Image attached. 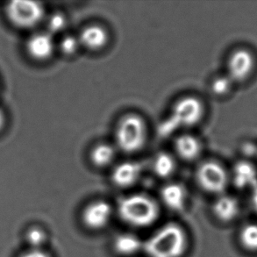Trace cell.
I'll use <instances>...</instances> for the list:
<instances>
[{
    "label": "cell",
    "instance_id": "6da1fadb",
    "mask_svg": "<svg viewBox=\"0 0 257 257\" xmlns=\"http://www.w3.org/2000/svg\"><path fill=\"white\" fill-rule=\"evenodd\" d=\"M143 247L150 257H181L187 247V237L179 225L169 223L154 233Z\"/></svg>",
    "mask_w": 257,
    "mask_h": 257
},
{
    "label": "cell",
    "instance_id": "7a4b0ae2",
    "mask_svg": "<svg viewBox=\"0 0 257 257\" xmlns=\"http://www.w3.org/2000/svg\"><path fill=\"white\" fill-rule=\"evenodd\" d=\"M118 215L124 222L136 227L151 226L158 219L159 209L152 198L145 195H131L119 202Z\"/></svg>",
    "mask_w": 257,
    "mask_h": 257
},
{
    "label": "cell",
    "instance_id": "3957f363",
    "mask_svg": "<svg viewBox=\"0 0 257 257\" xmlns=\"http://www.w3.org/2000/svg\"><path fill=\"white\" fill-rule=\"evenodd\" d=\"M204 113V106L200 100L193 97H186L177 101L171 116L162 124L160 133L168 136L177 128L197 124Z\"/></svg>",
    "mask_w": 257,
    "mask_h": 257
},
{
    "label": "cell",
    "instance_id": "277c9868",
    "mask_svg": "<svg viewBox=\"0 0 257 257\" xmlns=\"http://www.w3.org/2000/svg\"><path fill=\"white\" fill-rule=\"evenodd\" d=\"M146 134V125L143 118L136 115H127L118 123L116 140L123 151L134 153L143 148Z\"/></svg>",
    "mask_w": 257,
    "mask_h": 257
},
{
    "label": "cell",
    "instance_id": "5b68a950",
    "mask_svg": "<svg viewBox=\"0 0 257 257\" xmlns=\"http://www.w3.org/2000/svg\"><path fill=\"white\" fill-rule=\"evenodd\" d=\"M6 14L12 24L22 29L34 28L42 21L44 9L35 1L16 0L7 4Z\"/></svg>",
    "mask_w": 257,
    "mask_h": 257
},
{
    "label": "cell",
    "instance_id": "8992f818",
    "mask_svg": "<svg viewBox=\"0 0 257 257\" xmlns=\"http://www.w3.org/2000/svg\"><path fill=\"white\" fill-rule=\"evenodd\" d=\"M198 184L205 191L220 193L227 185V175L224 168L214 162H208L198 168Z\"/></svg>",
    "mask_w": 257,
    "mask_h": 257
},
{
    "label": "cell",
    "instance_id": "52a82bcc",
    "mask_svg": "<svg viewBox=\"0 0 257 257\" xmlns=\"http://www.w3.org/2000/svg\"><path fill=\"white\" fill-rule=\"evenodd\" d=\"M111 213V205L106 202H92L84 209L82 219L84 225L90 229H102L110 221Z\"/></svg>",
    "mask_w": 257,
    "mask_h": 257
},
{
    "label": "cell",
    "instance_id": "ba28073f",
    "mask_svg": "<svg viewBox=\"0 0 257 257\" xmlns=\"http://www.w3.org/2000/svg\"><path fill=\"white\" fill-rule=\"evenodd\" d=\"M254 65L252 54L245 49H239L233 53L228 61V77L233 81L244 80L250 75Z\"/></svg>",
    "mask_w": 257,
    "mask_h": 257
},
{
    "label": "cell",
    "instance_id": "9c48e42d",
    "mask_svg": "<svg viewBox=\"0 0 257 257\" xmlns=\"http://www.w3.org/2000/svg\"><path fill=\"white\" fill-rule=\"evenodd\" d=\"M55 44L52 36L48 33H39L29 38L27 43V51L33 59L45 61L52 56Z\"/></svg>",
    "mask_w": 257,
    "mask_h": 257
},
{
    "label": "cell",
    "instance_id": "30bf717a",
    "mask_svg": "<svg viewBox=\"0 0 257 257\" xmlns=\"http://www.w3.org/2000/svg\"><path fill=\"white\" fill-rule=\"evenodd\" d=\"M142 166L136 163H124L116 167L112 173V181L119 187H128L138 180Z\"/></svg>",
    "mask_w": 257,
    "mask_h": 257
},
{
    "label": "cell",
    "instance_id": "8fae6325",
    "mask_svg": "<svg viewBox=\"0 0 257 257\" xmlns=\"http://www.w3.org/2000/svg\"><path fill=\"white\" fill-rule=\"evenodd\" d=\"M161 197L164 205L175 212L183 210L186 203V191L178 184H168L163 188Z\"/></svg>",
    "mask_w": 257,
    "mask_h": 257
},
{
    "label": "cell",
    "instance_id": "7c38bea8",
    "mask_svg": "<svg viewBox=\"0 0 257 257\" xmlns=\"http://www.w3.org/2000/svg\"><path fill=\"white\" fill-rule=\"evenodd\" d=\"M108 35L104 28L99 26H89L81 32L79 42L90 50H98L107 43Z\"/></svg>",
    "mask_w": 257,
    "mask_h": 257
},
{
    "label": "cell",
    "instance_id": "4fadbf2b",
    "mask_svg": "<svg viewBox=\"0 0 257 257\" xmlns=\"http://www.w3.org/2000/svg\"><path fill=\"white\" fill-rule=\"evenodd\" d=\"M234 184L240 188H254L257 186V171L255 168L247 162L235 165L233 173Z\"/></svg>",
    "mask_w": 257,
    "mask_h": 257
},
{
    "label": "cell",
    "instance_id": "5bb4252c",
    "mask_svg": "<svg viewBox=\"0 0 257 257\" xmlns=\"http://www.w3.org/2000/svg\"><path fill=\"white\" fill-rule=\"evenodd\" d=\"M239 212V203L231 196H221L213 205L214 215L222 221H230Z\"/></svg>",
    "mask_w": 257,
    "mask_h": 257
},
{
    "label": "cell",
    "instance_id": "9a60e30c",
    "mask_svg": "<svg viewBox=\"0 0 257 257\" xmlns=\"http://www.w3.org/2000/svg\"><path fill=\"white\" fill-rule=\"evenodd\" d=\"M176 150L184 160H194L200 154L201 145L194 136L187 135L181 136L176 141Z\"/></svg>",
    "mask_w": 257,
    "mask_h": 257
},
{
    "label": "cell",
    "instance_id": "2e32d148",
    "mask_svg": "<svg viewBox=\"0 0 257 257\" xmlns=\"http://www.w3.org/2000/svg\"><path fill=\"white\" fill-rule=\"evenodd\" d=\"M114 249L122 255H133L139 252L143 244L138 237L132 233H121L115 238Z\"/></svg>",
    "mask_w": 257,
    "mask_h": 257
},
{
    "label": "cell",
    "instance_id": "e0dca14e",
    "mask_svg": "<svg viewBox=\"0 0 257 257\" xmlns=\"http://www.w3.org/2000/svg\"><path fill=\"white\" fill-rule=\"evenodd\" d=\"M115 157L114 150L108 144H99L94 148L90 159L97 167H104L111 164Z\"/></svg>",
    "mask_w": 257,
    "mask_h": 257
},
{
    "label": "cell",
    "instance_id": "ac0fdd59",
    "mask_svg": "<svg viewBox=\"0 0 257 257\" xmlns=\"http://www.w3.org/2000/svg\"><path fill=\"white\" fill-rule=\"evenodd\" d=\"M175 161L171 155L160 153L154 161V171L160 177H168L175 171Z\"/></svg>",
    "mask_w": 257,
    "mask_h": 257
},
{
    "label": "cell",
    "instance_id": "d6986e66",
    "mask_svg": "<svg viewBox=\"0 0 257 257\" xmlns=\"http://www.w3.org/2000/svg\"><path fill=\"white\" fill-rule=\"evenodd\" d=\"M240 242L250 250H257V224H247L241 229Z\"/></svg>",
    "mask_w": 257,
    "mask_h": 257
},
{
    "label": "cell",
    "instance_id": "ffe728a7",
    "mask_svg": "<svg viewBox=\"0 0 257 257\" xmlns=\"http://www.w3.org/2000/svg\"><path fill=\"white\" fill-rule=\"evenodd\" d=\"M26 240L31 248H41L47 241V234L44 230L34 226L26 233Z\"/></svg>",
    "mask_w": 257,
    "mask_h": 257
},
{
    "label": "cell",
    "instance_id": "44dd1931",
    "mask_svg": "<svg viewBox=\"0 0 257 257\" xmlns=\"http://www.w3.org/2000/svg\"><path fill=\"white\" fill-rule=\"evenodd\" d=\"M231 79L227 77L216 78L212 84V91L217 95H224L228 92L231 87Z\"/></svg>",
    "mask_w": 257,
    "mask_h": 257
},
{
    "label": "cell",
    "instance_id": "7402d4cb",
    "mask_svg": "<svg viewBox=\"0 0 257 257\" xmlns=\"http://www.w3.org/2000/svg\"><path fill=\"white\" fill-rule=\"evenodd\" d=\"M79 44L80 42L77 38H75L73 36H67L65 38H63L61 42V49L65 55L70 56L76 53Z\"/></svg>",
    "mask_w": 257,
    "mask_h": 257
},
{
    "label": "cell",
    "instance_id": "603a6c76",
    "mask_svg": "<svg viewBox=\"0 0 257 257\" xmlns=\"http://www.w3.org/2000/svg\"><path fill=\"white\" fill-rule=\"evenodd\" d=\"M66 26V19L62 14H54L49 21V28L53 33L62 31Z\"/></svg>",
    "mask_w": 257,
    "mask_h": 257
},
{
    "label": "cell",
    "instance_id": "cb8c5ba5",
    "mask_svg": "<svg viewBox=\"0 0 257 257\" xmlns=\"http://www.w3.org/2000/svg\"><path fill=\"white\" fill-rule=\"evenodd\" d=\"M20 257H51L47 252L42 250V248H31L25 252Z\"/></svg>",
    "mask_w": 257,
    "mask_h": 257
},
{
    "label": "cell",
    "instance_id": "d4e9b609",
    "mask_svg": "<svg viewBox=\"0 0 257 257\" xmlns=\"http://www.w3.org/2000/svg\"><path fill=\"white\" fill-rule=\"evenodd\" d=\"M252 204L254 206V210L257 212V186L253 189V194H252Z\"/></svg>",
    "mask_w": 257,
    "mask_h": 257
},
{
    "label": "cell",
    "instance_id": "484cf974",
    "mask_svg": "<svg viewBox=\"0 0 257 257\" xmlns=\"http://www.w3.org/2000/svg\"><path fill=\"white\" fill-rule=\"evenodd\" d=\"M5 124H6V116L3 111L0 109V132L3 130Z\"/></svg>",
    "mask_w": 257,
    "mask_h": 257
}]
</instances>
